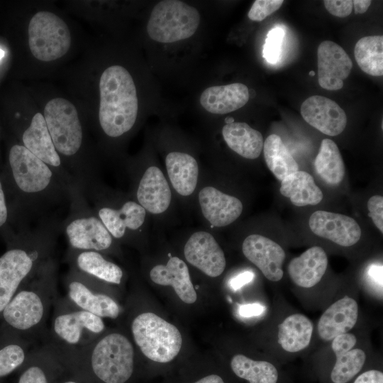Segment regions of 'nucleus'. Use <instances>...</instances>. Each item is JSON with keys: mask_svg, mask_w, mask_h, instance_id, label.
<instances>
[{"mask_svg": "<svg viewBox=\"0 0 383 383\" xmlns=\"http://www.w3.org/2000/svg\"><path fill=\"white\" fill-rule=\"evenodd\" d=\"M66 71L68 94L84 118L96 117L100 128L110 138H118L133 127L138 97L127 68L114 64L96 70L83 55Z\"/></svg>", "mask_w": 383, "mask_h": 383, "instance_id": "f257e3e1", "label": "nucleus"}, {"mask_svg": "<svg viewBox=\"0 0 383 383\" xmlns=\"http://www.w3.org/2000/svg\"><path fill=\"white\" fill-rule=\"evenodd\" d=\"M75 26L48 3H30L25 28V46L30 77H43L68 62L79 48Z\"/></svg>", "mask_w": 383, "mask_h": 383, "instance_id": "f03ea898", "label": "nucleus"}, {"mask_svg": "<svg viewBox=\"0 0 383 383\" xmlns=\"http://www.w3.org/2000/svg\"><path fill=\"white\" fill-rule=\"evenodd\" d=\"M57 297L54 277L47 272L28 284L25 282L1 316L7 326L34 345L38 338L48 335L45 324Z\"/></svg>", "mask_w": 383, "mask_h": 383, "instance_id": "7ed1b4c3", "label": "nucleus"}, {"mask_svg": "<svg viewBox=\"0 0 383 383\" xmlns=\"http://www.w3.org/2000/svg\"><path fill=\"white\" fill-rule=\"evenodd\" d=\"M29 90L41 109L59 155L75 156L84 142V116L77 104L68 94L50 85L35 84Z\"/></svg>", "mask_w": 383, "mask_h": 383, "instance_id": "20e7f679", "label": "nucleus"}, {"mask_svg": "<svg viewBox=\"0 0 383 383\" xmlns=\"http://www.w3.org/2000/svg\"><path fill=\"white\" fill-rule=\"evenodd\" d=\"M101 334L62 358L85 364L104 383H125L133 372V345L123 333Z\"/></svg>", "mask_w": 383, "mask_h": 383, "instance_id": "39448f33", "label": "nucleus"}, {"mask_svg": "<svg viewBox=\"0 0 383 383\" xmlns=\"http://www.w3.org/2000/svg\"><path fill=\"white\" fill-rule=\"evenodd\" d=\"M45 341L64 357L91 342L105 330L102 318L83 310L67 297H57Z\"/></svg>", "mask_w": 383, "mask_h": 383, "instance_id": "423d86ee", "label": "nucleus"}, {"mask_svg": "<svg viewBox=\"0 0 383 383\" xmlns=\"http://www.w3.org/2000/svg\"><path fill=\"white\" fill-rule=\"evenodd\" d=\"M131 332L140 351L152 361L169 362L180 351L182 339L179 330L153 313L136 316L131 323Z\"/></svg>", "mask_w": 383, "mask_h": 383, "instance_id": "0eeeda50", "label": "nucleus"}, {"mask_svg": "<svg viewBox=\"0 0 383 383\" xmlns=\"http://www.w3.org/2000/svg\"><path fill=\"white\" fill-rule=\"evenodd\" d=\"M200 23L198 10L177 0H164L153 8L147 24L150 38L169 43L192 37Z\"/></svg>", "mask_w": 383, "mask_h": 383, "instance_id": "6e6552de", "label": "nucleus"}, {"mask_svg": "<svg viewBox=\"0 0 383 383\" xmlns=\"http://www.w3.org/2000/svg\"><path fill=\"white\" fill-rule=\"evenodd\" d=\"M39 259L37 250L13 248L0 257V315L21 286L32 275Z\"/></svg>", "mask_w": 383, "mask_h": 383, "instance_id": "1a4fd4ad", "label": "nucleus"}, {"mask_svg": "<svg viewBox=\"0 0 383 383\" xmlns=\"http://www.w3.org/2000/svg\"><path fill=\"white\" fill-rule=\"evenodd\" d=\"M28 125L23 131V145L48 165L59 167L60 156L49 133L40 108L30 90L27 94Z\"/></svg>", "mask_w": 383, "mask_h": 383, "instance_id": "9d476101", "label": "nucleus"}, {"mask_svg": "<svg viewBox=\"0 0 383 383\" xmlns=\"http://www.w3.org/2000/svg\"><path fill=\"white\" fill-rule=\"evenodd\" d=\"M9 159L14 180L22 191L36 193L49 185L52 176L49 166L23 145H13Z\"/></svg>", "mask_w": 383, "mask_h": 383, "instance_id": "9b49d317", "label": "nucleus"}, {"mask_svg": "<svg viewBox=\"0 0 383 383\" xmlns=\"http://www.w3.org/2000/svg\"><path fill=\"white\" fill-rule=\"evenodd\" d=\"M317 59L319 85L326 90L340 89L353 67L344 49L333 41H323L317 49Z\"/></svg>", "mask_w": 383, "mask_h": 383, "instance_id": "f8f14e48", "label": "nucleus"}, {"mask_svg": "<svg viewBox=\"0 0 383 383\" xmlns=\"http://www.w3.org/2000/svg\"><path fill=\"white\" fill-rule=\"evenodd\" d=\"M304 121L323 134L335 136L346 127L347 116L334 101L323 96L307 98L301 106Z\"/></svg>", "mask_w": 383, "mask_h": 383, "instance_id": "ddd939ff", "label": "nucleus"}, {"mask_svg": "<svg viewBox=\"0 0 383 383\" xmlns=\"http://www.w3.org/2000/svg\"><path fill=\"white\" fill-rule=\"evenodd\" d=\"M187 262L211 277L221 275L226 267L224 253L213 238L205 231L193 233L185 244Z\"/></svg>", "mask_w": 383, "mask_h": 383, "instance_id": "4468645a", "label": "nucleus"}, {"mask_svg": "<svg viewBox=\"0 0 383 383\" xmlns=\"http://www.w3.org/2000/svg\"><path fill=\"white\" fill-rule=\"evenodd\" d=\"M242 250L245 257L257 266L267 279L278 282L282 278L285 252L279 244L263 235L252 234L244 240Z\"/></svg>", "mask_w": 383, "mask_h": 383, "instance_id": "2eb2a0df", "label": "nucleus"}, {"mask_svg": "<svg viewBox=\"0 0 383 383\" xmlns=\"http://www.w3.org/2000/svg\"><path fill=\"white\" fill-rule=\"evenodd\" d=\"M309 225L316 235L343 247L357 243L362 234L360 226L353 218L325 211L313 212Z\"/></svg>", "mask_w": 383, "mask_h": 383, "instance_id": "dca6fc26", "label": "nucleus"}, {"mask_svg": "<svg viewBox=\"0 0 383 383\" xmlns=\"http://www.w3.org/2000/svg\"><path fill=\"white\" fill-rule=\"evenodd\" d=\"M67 298L79 308L101 318H116L121 311L110 295L96 290L89 281L70 278L67 281Z\"/></svg>", "mask_w": 383, "mask_h": 383, "instance_id": "f3484780", "label": "nucleus"}, {"mask_svg": "<svg viewBox=\"0 0 383 383\" xmlns=\"http://www.w3.org/2000/svg\"><path fill=\"white\" fill-rule=\"evenodd\" d=\"M204 216L216 227L226 226L235 221L243 211L242 202L213 187H206L199 194Z\"/></svg>", "mask_w": 383, "mask_h": 383, "instance_id": "a211bd4d", "label": "nucleus"}, {"mask_svg": "<svg viewBox=\"0 0 383 383\" xmlns=\"http://www.w3.org/2000/svg\"><path fill=\"white\" fill-rule=\"evenodd\" d=\"M358 316L357 304L345 296L331 305L321 315L317 326L320 338L330 341L347 333L355 325Z\"/></svg>", "mask_w": 383, "mask_h": 383, "instance_id": "6ab92c4d", "label": "nucleus"}, {"mask_svg": "<svg viewBox=\"0 0 383 383\" xmlns=\"http://www.w3.org/2000/svg\"><path fill=\"white\" fill-rule=\"evenodd\" d=\"M357 338L352 333H345L333 339L332 349L336 361L331 374L334 383H346L362 368L365 361V352L358 348L352 349Z\"/></svg>", "mask_w": 383, "mask_h": 383, "instance_id": "aec40b11", "label": "nucleus"}, {"mask_svg": "<svg viewBox=\"0 0 383 383\" xmlns=\"http://www.w3.org/2000/svg\"><path fill=\"white\" fill-rule=\"evenodd\" d=\"M66 233L71 246L79 250L101 251L112 243L110 233L93 216L74 220L67 226Z\"/></svg>", "mask_w": 383, "mask_h": 383, "instance_id": "412c9836", "label": "nucleus"}, {"mask_svg": "<svg viewBox=\"0 0 383 383\" xmlns=\"http://www.w3.org/2000/svg\"><path fill=\"white\" fill-rule=\"evenodd\" d=\"M151 280L159 285L172 286L179 298L186 304L197 299L186 263L177 257H171L166 265L155 266L150 272Z\"/></svg>", "mask_w": 383, "mask_h": 383, "instance_id": "4be33fe9", "label": "nucleus"}, {"mask_svg": "<svg viewBox=\"0 0 383 383\" xmlns=\"http://www.w3.org/2000/svg\"><path fill=\"white\" fill-rule=\"evenodd\" d=\"M328 262V257L323 249L313 246L292 259L288 265L287 271L296 285L310 288L321 281Z\"/></svg>", "mask_w": 383, "mask_h": 383, "instance_id": "5701e85b", "label": "nucleus"}, {"mask_svg": "<svg viewBox=\"0 0 383 383\" xmlns=\"http://www.w3.org/2000/svg\"><path fill=\"white\" fill-rule=\"evenodd\" d=\"M137 198L140 205L152 213H161L167 209L171 191L158 167L152 166L146 170L138 186Z\"/></svg>", "mask_w": 383, "mask_h": 383, "instance_id": "b1692460", "label": "nucleus"}, {"mask_svg": "<svg viewBox=\"0 0 383 383\" xmlns=\"http://www.w3.org/2000/svg\"><path fill=\"white\" fill-rule=\"evenodd\" d=\"M249 98V90L245 84L233 83L206 89L200 96V103L209 113L226 114L244 106Z\"/></svg>", "mask_w": 383, "mask_h": 383, "instance_id": "393cba45", "label": "nucleus"}, {"mask_svg": "<svg viewBox=\"0 0 383 383\" xmlns=\"http://www.w3.org/2000/svg\"><path fill=\"white\" fill-rule=\"evenodd\" d=\"M222 135L228 147L245 158L256 159L263 149L261 133L246 123H226L222 129Z\"/></svg>", "mask_w": 383, "mask_h": 383, "instance_id": "a878e982", "label": "nucleus"}, {"mask_svg": "<svg viewBox=\"0 0 383 383\" xmlns=\"http://www.w3.org/2000/svg\"><path fill=\"white\" fill-rule=\"evenodd\" d=\"M166 168L174 189L182 196L192 194L197 184L198 165L189 154L172 152L165 159Z\"/></svg>", "mask_w": 383, "mask_h": 383, "instance_id": "bb28decb", "label": "nucleus"}, {"mask_svg": "<svg viewBox=\"0 0 383 383\" xmlns=\"http://www.w3.org/2000/svg\"><path fill=\"white\" fill-rule=\"evenodd\" d=\"M145 209L134 201H127L118 209L102 208L99 216L108 231L116 238L123 236L126 228L136 230L143 223Z\"/></svg>", "mask_w": 383, "mask_h": 383, "instance_id": "cd10ccee", "label": "nucleus"}, {"mask_svg": "<svg viewBox=\"0 0 383 383\" xmlns=\"http://www.w3.org/2000/svg\"><path fill=\"white\" fill-rule=\"evenodd\" d=\"M279 190L296 206L318 204L323 197L312 176L304 171H297L284 177Z\"/></svg>", "mask_w": 383, "mask_h": 383, "instance_id": "c85d7f7f", "label": "nucleus"}, {"mask_svg": "<svg viewBox=\"0 0 383 383\" xmlns=\"http://www.w3.org/2000/svg\"><path fill=\"white\" fill-rule=\"evenodd\" d=\"M312 332L313 324L306 316L292 314L279 325L278 343L287 352H298L308 347Z\"/></svg>", "mask_w": 383, "mask_h": 383, "instance_id": "c756f323", "label": "nucleus"}, {"mask_svg": "<svg viewBox=\"0 0 383 383\" xmlns=\"http://www.w3.org/2000/svg\"><path fill=\"white\" fill-rule=\"evenodd\" d=\"M316 172L329 185L339 184L345 174V167L337 145L331 139L321 141L314 161Z\"/></svg>", "mask_w": 383, "mask_h": 383, "instance_id": "7c9ffc66", "label": "nucleus"}, {"mask_svg": "<svg viewBox=\"0 0 383 383\" xmlns=\"http://www.w3.org/2000/svg\"><path fill=\"white\" fill-rule=\"evenodd\" d=\"M265 162L276 177L282 181L287 176L299 171V165L276 134L270 135L263 144Z\"/></svg>", "mask_w": 383, "mask_h": 383, "instance_id": "2f4dec72", "label": "nucleus"}, {"mask_svg": "<svg viewBox=\"0 0 383 383\" xmlns=\"http://www.w3.org/2000/svg\"><path fill=\"white\" fill-rule=\"evenodd\" d=\"M77 267L87 275L108 283L119 284L123 271L119 266L104 259L96 251L84 250L76 257Z\"/></svg>", "mask_w": 383, "mask_h": 383, "instance_id": "473e14b6", "label": "nucleus"}, {"mask_svg": "<svg viewBox=\"0 0 383 383\" xmlns=\"http://www.w3.org/2000/svg\"><path fill=\"white\" fill-rule=\"evenodd\" d=\"M355 60L360 69L371 76L383 74V37L365 36L360 38L354 49Z\"/></svg>", "mask_w": 383, "mask_h": 383, "instance_id": "72a5a7b5", "label": "nucleus"}, {"mask_svg": "<svg viewBox=\"0 0 383 383\" xmlns=\"http://www.w3.org/2000/svg\"><path fill=\"white\" fill-rule=\"evenodd\" d=\"M231 366L238 377L250 383H277L278 379L277 370L272 364L253 360L243 355H235Z\"/></svg>", "mask_w": 383, "mask_h": 383, "instance_id": "f704fd0d", "label": "nucleus"}, {"mask_svg": "<svg viewBox=\"0 0 383 383\" xmlns=\"http://www.w3.org/2000/svg\"><path fill=\"white\" fill-rule=\"evenodd\" d=\"M35 346L13 331L7 341L0 345V377L24 364Z\"/></svg>", "mask_w": 383, "mask_h": 383, "instance_id": "c9c22d12", "label": "nucleus"}, {"mask_svg": "<svg viewBox=\"0 0 383 383\" xmlns=\"http://www.w3.org/2000/svg\"><path fill=\"white\" fill-rule=\"evenodd\" d=\"M50 350V346L47 342L33 348L28 357L30 365L21 374L18 383H48V376L43 365Z\"/></svg>", "mask_w": 383, "mask_h": 383, "instance_id": "e433bc0d", "label": "nucleus"}, {"mask_svg": "<svg viewBox=\"0 0 383 383\" xmlns=\"http://www.w3.org/2000/svg\"><path fill=\"white\" fill-rule=\"evenodd\" d=\"M284 32L280 27H274L267 33L263 49V56L270 63H276L280 56Z\"/></svg>", "mask_w": 383, "mask_h": 383, "instance_id": "4c0bfd02", "label": "nucleus"}, {"mask_svg": "<svg viewBox=\"0 0 383 383\" xmlns=\"http://www.w3.org/2000/svg\"><path fill=\"white\" fill-rule=\"evenodd\" d=\"M282 0H256L252 5L248 16L254 21H262L277 11L283 4Z\"/></svg>", "mask_w": 383, "mask_h": 383, "instance_id": "58836bf2", "label": "nucleus"}, {"mask_svg": "<svg viewBox=\"0 0 383 383\" xmlns=\"http://www.w3.org/2000/svg\"><path fill=\"white\" fill-rule=\"evenodd\" d=\"M369 216L375 226L383 233V197L379 195L372 196L367 202Z\"/></svg>", "mask_w": 383, "mask_h": 383, "instance_id": "ea45409f", "label": "nucleus"}, {"mask_svg": "<svg viewBox=\"0 0 383 383\" xmlns=\"http://www.w3.org/2000/svg\"><path fill=\"white\" fill-rule=\"evenodd\" d=\"M382 272L383 267L379 263L370 265L365 271V277L369 286L381 296H382Z\"/></svg>", "mask_w": 383, "mask_h": 383, "instance_id": "a19ab883", "label": "nucleus"}, {"mask_svg": "<svg viewBox=\"0 0 383 383\" xmlns=\"http://www.w3.org/2000/svg\"><path fill=\"white\" fill-rule=\"evenodd\" d=\"M325 8L333 16L345 18L348 16L353 10V1L350 0H325Z\"/></svg>", "mask_w": 383, "mask_h": 383, "instance_id": "79ce46f5", "label": "nucleus"}, {"mask_svg": "<svg viewBox=\"0 0 383 383\" xmlns=\"http://www.w3.org/2000/svg\"><path fill=\"white\" fill-rule=\"evenodd\" d=\"M354 383H383V373L371 370L360 374Z\"/></svg>", "mask_w": 383, "mask_h": 383, "instance_id": "37998d69", "label": "nucleus"}, {"mask_svg": "<svg viewBox=\"0 0 383 383\" xmlns=\"http://www.w3.org/2000/svg\"><path fill=\"white\" fill-rule=\"evenodd\" d=\"M265 311V307L257 303L241 305L239 307L238 313L240 316L245 318L256 316L262 314Z\"/></svg>", "mask_w": 383, "mask_h": 383, "instance_id": "c03bdc74", "label": "nucleus"}, {"mask_svg": "<svg viewBox=\"0 0 383 383\" xmlns=\"http://www.w3.org/2000/svg\"><path fill=\"white\" fill-rule=\"evenodd\" d=\"M254 276V273L251 271L243 272L231 279L230 286L234 290L239 289L243 286L250 282Z\"/></svg>", "mask_w": 383, "mask_h": 383, "instance_id": "a18cd8bd", "label": "nucleus"}, {"mask_svg": "<svg viewBox=\"0 0 383 383\" xmlns=\"http://www.w3.org/2000/svg\"><path fill=\"white\" fill-rule=\"evenodd\" d=\"M7 219V208L5 202L4 194L0 182V226L4 225Z\"/></svg>", "mask_w": 383, "mask_h": 383, "instance_id": "49530a36", "label": "nucleus"}, {"mask_svg": "<svg viewBox=\"0 0 383 383\" xmlns=\"http://www.w3.org/2000/svg\"><path fill=\"white\" fill-rule=\"evenodd\" d=\"M372 1L370 0H355L353 1L355 14H361L366 12Z\"/></svg>", "mask_w": 383, "mask_h": 383, "instance_id": "de8ad7c7", "label": "nucleus"}, {"mask_svg": "<svg viewBox=\"0 0 383 383\" xmlns=\"http://www.w3.org/2000/svg\"><path fill=\"white\" fill-rule=\"evenodd\" d=\"M194 383H224L221 377L217 374L208 375Z\"/></svg>", "mask_w": 383, "mask_h": 383, "instance_id": "09e8293b", "label": "nucleus"}, {"mask_svg": "<svg viewBox=\"0 0 383 383\" xmlns=\"http://www.w3.org/2000/svg\"><path fill=\"white\" fill-rule=\"evenodd\" d=\"M5 56V51L0 48V61L4 58V57Z\"/></svg>", "mask_w": 383, "mask_h": 383, "instance_id": "8fccbe9b", "label": "nucleus"}, {"mask_svg": "<svg viewBox=\"0 0 383 383\" xmlns=\"http://www.w3.org/2000/svg\"><path fill=\"white\" fill-rule=\"evenodd\" d=\"M226 122L227 123H231L234 122V120L232 118H226Z\"/></svg>", "mask_w": 383, "mask_h": 383, "instance_id": "3c124183", "label": "nucleus"}, {"mask_svg": "<svg viewBox=\"0 0 383 383\" xmlns=\"http://www.w3.org/2000/svg\"><path fill=\"white\" fill-rule=\"evenodd\" d=\"M62 383H79V382L73 381V380H67V381H65V382H64Z\"/></svg>", "mask_w": 383, "mask_h": 383, "instance_id": "603ef678", "label": "nucleus"}, {"mask_svg": "<svg viewBox=\"0 0 383 383\" xmlns=\"http://www.w3.org/2000/svg\"><path fill=\"white\" fill-rule=\"evenodd\" d=\"M314 74H315V72L313 71H311L309 72V75H311V76H313Z\"/></svg>", "mask_w": 383, "mask_h": 383, "instance_id": "864d4df0", "label": "nucleus"}]
</instances>
